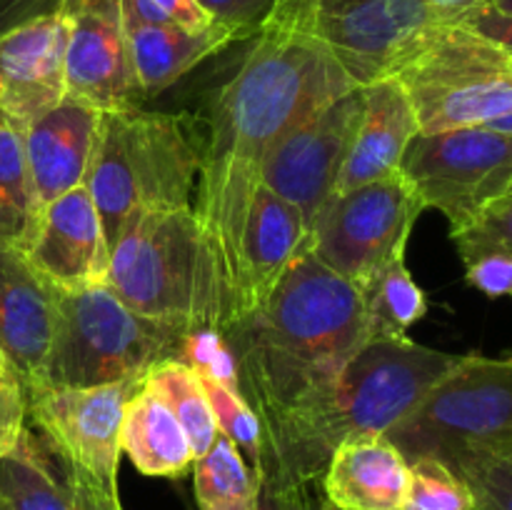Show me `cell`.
Segmentation results:
<instances>
[{
  "label": "cell",
  "instance_id": "277c9868",
  "mask_svg": "<svg viewBox=\"0 0 512 510\" xmlns=\"http://www.w3.org/2000/svg\"><path fill=\"white\" fill-rule=\"evenodd\" d=\"M105 285L148 318L188 328L228 323L218 258L193 208L133 215L110 245Z\"/></svg>",
  "mask_w": 512,
  "mask_h": 510
},
{
  "label": "cell",
  "instance_id": "52a82bcc",
  "mask_svg": "<svg viewBox=\"0 0 512 510\" xmlns=\"http://www.w3.org/2000/svg\"><path fill=\"white\" fill-rule=\"evenodd\" d=\"M405 460L460 458L512 440V358L460 355L458 363L388 430Z\"/></svg>",
  "mask_w": 512,
  "mask_h": 510
},
{
  "label": "cell",
  "instance_id": "484cf974",
  "mask_svg": "<svg viewBox=\"0 0 512 510\" xmlns=\"http://www.w3.org/2000/svg\"><path fill=\"white\" fill-rule=\"evenodd\" d=\"M193 488L200 510H255L260 478L238 445L223 433L193 463Z\"/></svg>",
  "mask_w": 512,
  "mask_h": 510
},
{
  "label": "cell",
  "instance_id": "9c48e42d",
  "mask_svg": "<svg viewBox=\"0 0 512 510\" xmlns=\"http://www.w3.org/2000/svg\"><path fill=\"white\" fill-rule=\"evenodd\" d=\"M425 210L403 170L348 193L330 195L310 223L308 245L320 263L363 288L390 260L405 255Z\"/></svg>",
  "mask_w": 512,
  "mask_h": 510
},
{
  "label": "cell",
  "instance_id": "2e32d148",
  "mask_svg": "<svg viewBox=\"0 0 512 510\" xmlns=\"http://www.w3.org/2000/svg\"><path fill=\"white\" fill-rule=\"evenodd\" d=\"M60 290L20 250H0V363L25 390L43 378Z\"/></svg>",
  "mask_w": 512,
  "mask_h": 510
},
{
  "label": "cell",
  "instance_id": "7a4b0ae2",
  "mask_svg": "<svg viewBox=\"0 0 512 510\" xmlns=\"http://www.w3.org/2000/svg\"><path fill=\"white\" fill-rule=\"evenodd\" d=\"M223 333L263 425L333 383L373 338L363 290L320 263L308 243L268 300Z\"/></svg>",
  "mask_w": 512,
  "mask_h": 510
},
{
  "label": "cell",
  "instance_id": "e575fe53",
  "mask_svg": "<svg viewBox=\"0 0 512 510\" xmlns=\"http://www.w3.org/2000/svg\"><path fill=\"white\" fill-rule=\"evenodd\" d=\"M465 280L488 298H512V255L505 250H478L463 258Z\"/></svg>",
  "mask_w": 512,
  "mask_h": 510
},
{
  "label": "cell",
  "instance_id": "d6a6232c",
  "mask_svg": "<svg viewBox=\"0 0 512 510\" xmlns=\"http://www.w3.org/2000/svg\"><path fill=\"white\" fill-rule=\"evenodd\" d=\"M125 23L205 30L215 23L198 0H123Z\"/></svg>",
  "mask_w": 512,
  "mask_h": 510
},
{
  "label": "cell",
  "instance_id": "5bb4252c",
  "mask_svg": "<svg viewBox=\"0 0 512 510\" xmlns=\"http://www.w3.org/2000/svg\"><path fill=\"white\" fill-rule=\"evenodd\" d=\"M68 93L100 110L133 108L143 93L130 63L123 0H65Z\"/></svg>",
  "mask_w": 512,
  "mask_h": 510
},
{
  "label": "cell",
  "instance_id": "60d3db41",
  "mask_svg": "<svg viewBox=\"0 0 512 510\" xmlns=\"http://www.w3.org/2000/svg\"><path fill=\"white\" fill-rule=\"evenodd\" d=\"M425 3H430L433 8H438L440 13L450 15L453 20H458L460 15L470 13L473 8H480V5H485L488 0H425Z\"/></svg>",
  "mask_w": 512,
  "mask_h": 510
},
{
  "label": "cell",
  "instance_id": "4316f807",
  "mask_svg": "<svg viewBox=\"0 0 512 510\" xmlns=\"http://www.w3.org/2000/svg\"><path fill=\"white\" fill-rule=\"evenodd\" d=\"M143 385L153 390L183 425L193 448V458L198 460L200 455L208 453L220 430L198 373L183 360H163L145 373Z\"/></svg>",
  "mask_w": 512,
  "mask_h": 510
},
{
  "label": "cell",
  "instance_id": "ac0fdd59",
  "mask_svg": "<svg viewBox=\"0 0 512 510\" xmlns=\"http://www.w3.org/2000/svg\"><path fill=\"white\" fill-rule=\"evenodd\" d=\"M308 233V223L295 205L265 185L253 190L240 230L230 325L253 315L268 300L295 255L308 243Z\"/></svg>",
  "mask_w": 512,
  "mask_h": 510
},
{
  "label": "cell",
  "instance_id": "f546056e",
  "mask_svg": "<svg viewBox=\"0 0 512 510\" xmlns=\"http://www.w3.org/2000/svg\"><path fill=\"white\" fill-rule=\"evenodd\" d=\"M403 510H475L468 483L435 458L410 460Z\"/></svg>",
  "mask_w": 512,
  "mask_h": 510
},
{
  "label": "cell",
  "instance_id": "bcb514c9",
  "mask_svg": "<svg viewBox=\"0 0 512 510\" xmlns=\"http://www.w3.org/2000/svg\"><path fill=\"white\" fill-rule=\"evenodd\" d=\"M508 355H510V358H512V353H508Z\"/></svg>",
  "mask_w": 512,
  "mask_h": 510
},
{
  "label": "cell",
  "instance_id": "3957f363",
  "mask_svg": "<svg viewBox=\"0 0 512 510\" xmlns=\"http://www.w3.org/2000/svg\"><path fill=\"white\" fill-rule=\"evenodd\" d=\"M458 358L408 335L370 338L333 383L263 425L265 458L258 478L310 485L343 440L388 433Z\"/></svg>",
  "mask_w": 512,
  "mask_h": 510
},
{
  "label": "cell",
  "instance_id": "ee69618b",
  "mask_svg": "<svg viewBox=\"0 0 512 510\" xmlns=\"http://www.w3.org/2000/svg\"><path fill=\"white\" fill-rule=\"evenodd\" d=\"M318 510H340V508H335L333 503H328V500H323V503L318 505Z\"/></svg>",
  "mask_w": 512,
  "mask_h": 510
},
{
  "label": "cell",
  "instance_id": "836d02e7",
  "mask_svg": "<svg viewBox=\"0 0 512 510\" xmlns=\"http://www.w3.org/2000/svg\"><path fill=\"white\" fill-rule=\"evenodd\" d=\"M460 258L478 250H505L512 255V190L503 200L485 210L483 218L463 233L453 235Z\"/></svg>",
  "mask_w": 512,
  "mask_h": 510
},
{
  "label": "cell",
  "instance_id": "f6af8a7d",
  "mask_svg": "<svg viewBox=\"0 0 512 510\" xmlns=\"http://www.w3.org/2000/svg\"><path fill=\"white\" fill-rule=\"evenodd\" d=\"M0 510H10V508H8V503H5L3 498H0Z\"/></svg>",
  "mask_w": 512,
  "mask_h": 510
},
{
  "label": "cell",
  "instance_id": "f35d334b",
  "mask_svg": "<svg viewBox=\"0 0 512 510\" xmlns=\"http://www.w3.org/2000/svg\"><path fill=\"white\" fill-rule=\"evenodd\" d=\"M308 488L310 485L260 478L255 510H318V505L310 498Z\"/></svg>",
  "mask_w": 512,
  "mask_h": 510
},
{
  "label": "cell",
  "instance_id": "7c38bea8",
  "mask_svg": "<svg viewBox=\"0 0 512 510\" xmlns=\"http://www.w3.org/2000/svg\"><path fill=\"white\" fill-rule=\"evenodd\" d=\"M143 380L95 388L28 390V418L58 458L108 490H118L125 405Z\"/></svg>",
  "mask_w": 512,
  "mask_h": 510
},
{
  "label": "cell",
  "instance_id": "8992f818",
  "mask_svg": "<svg viewBox=\"0 0 512 510\" xmlns=\"http://www.w3.org/2000/svg\"><path fill=\"white\" fill-rule=\"evenodd\" d=\"M188 330V325L135 313L108 285L60 290L53 345L35 388L143 380L163 360H180Z\"/></svg>",
  "mask_w": 512,
  "mask_h": 510
},
{
  "label": "cell",
  "instance_id": "1f68e13d",
  "mask_svg": "<svg viewBox=\"0 0 512 510\" xmlns=\"http://www.w3.org/2000/svg\"><path fill=\"white\" fill-rule=\"evenodd\" d=\"M180 360L188 368H193L200 378L215 380L220 385L240 390V370L238 358L233 353V345L228 343L225 333L215 325H195L185 335ZM243 393V390H240Z\"/></svg>",
  "mask_w": 512,
  "mask_h": 510
},
{
  "label": "cell",
  "instance_id": "ab89813d",
  "mask_svg": "<svg viewBox=\"0 0 512 510\" xmlns=\"http://www.w3.org/2000/svg\"><path fill=\"white\" fill-rule=\"evenodd\" d=\"M65 0H0V33L60 13Z\"/></svg>",
  "mask_w": 512,
  "mask_h": 510
},
{
  "label": "cell",
  "instance_id": "d590c367",
  "mask_svg": "<svg viewBox=\"0 0 512 510\" xmlns=\"http://www.w3.org/2000/svg\"><path fill=\"white\" fill-rule=\"evenodd\" d=\"M28 395L13 370L0 363V460L18 445L28 428Z\"/></svg>",
  "mask_w": 512,
  "mask_h": 510
},
{
  "label": "cell",
  "instance_id": "8d00e7d4",
  "mask_svg": "<svg viewBox=\"0 0 512 510\" xmlns=\"http://www.w3.org/2000/svg\"><path fill=\"white\" fill-rule=\"evenodd\" d=\"M210 18L253 38L280 0H198Z\"/></svg>",
  "mask_w": 512,
  "mask_h": 510
},
{
  "label": "cell",
  "instance_id": "e0dca14e",
  "mask_svg": "<svg viewBox=\"0 0 512 510\" xmlns=\"http://www.w3.org/2000/svg\"><path fill=\"white\" fill-rule=\"evenodd\" d=\"M25 255L58 290L105 285L110 245L98 205L85 185L45 205Z\"/></svg>",
  "mask_w": 512,
  "mask_h": 510
},
{
  "label": "cell",
  "instance_id": "cb8c5ba5",
  "mask_svg": "<svg viewBox=\"0 0 512 510\" xmlns=\"http://www.w3.org/2000/svg\"><path fill=\"white\" fill-rule=\"evenodd\" d=\"M120 448L148 478H183L195 463L183 425L143 383L125 405Z\"/></svg>",
  "mask_w": 512,
  "mask_h": 510
},
{
  "label": "cell",
  "instance_id": "7bdbcfd3",
  "mask_svg": "<svg viewBox=\"0 0 512 510\" xmlns=\"http://www.w3.org/2000/svg\"><path fill=\"white\" fill-rule=\"evenodd\" d=\"M485 5H493L495 10H503V13H512V0H488Z\"/></svg>",
  "mask_w": 512,
  "mask_h": 510
},
{
  "label": "cell",
  "instance_id": "44dd1931",
  "mask_svg": "<svg viewBox=\"0 0 512 510\" xmlns=\"http://www.w3.org/2000/svg\"><path fill=\"white\" fill-rule=\"evenodd\" d=\"M363 110L333 195L398 173L408 145L420 135L418 115L398 78L363 85Z\"/></svg>",
  "mask_w": 512,
  "mask_h": 510
},
{
  "label": "cell",
  "instance_id": "6da1fadb",
  "mask_svg": "<svg viewBox=\"0 0 512 510\" xmlns=\"http://www.w3.org/2000/svg\"><path fill=\"white\" fill-rule=\"evenodd\" d=\"M313 5L315 0L275 5L210 110L193 210L228 293L225 328L233 318L240 230L265 155L300 120L358 88L315 33Z\"/></svg>",
  "mask_w": 512,
  "mask_h": 510
},
{
  "label": "cell",
  "instance_id": "5b68a950",
  "mask_svg": "<svg viewBox=\"0 0 512 510\" xmlns=\"http://www.w3.org/2000/svg\"><path fill=\"white\" fill-rule=\"evenodd\" d=\"M198 173L200 150L180 118L133 105L100 113L83 185L113 245L133 215L193 208Z\"/></svg>",
  "mask_w": 512,
  "mask_h": 510
},
{
  "label": "cell",
  "instance_id": "7402d4cb",
  "mask_svg": "<svg viewBox=\"0 0 512 510\" xmlns=\"http://www.w3.org/2000/svg\"><path fill=\"white\" fill-rule=\"evenodd\" d=\"M410 463L383 433L355 435L330 455L325 500L340 510H403Z\"/></svg>",
  "mask_w": 512,
  "mask_h": 510
},
{
  "label": "cell",
  "instance_id": "b9f144b4",
  "mask_svg": "<svg viewBox=\"0 0 512 510\" xmlns=\"http://www.w3.org/2000/svg\"><path fill=\"white\" fill-rule=\"evenodd\" d=\"M483 128H490V130H498V133H505V135H512V108L508 113H503L500 118L490 120L488 125H483Z\"/></svg>",
  "mask_w": 512,
  "mask_h": 510
},
{
  "label": "cell",
  "instance_id": "30bf717a",
  "mask_svg": "<svg viewBox=\"0 0 512 510\" xmlns=\"http://www.w3.org/2000/svg\"><path fill=\"white\" fill-rule=\"evenodd\" d=\"M400 170L425 208L448 218L453 238L512 190V135L483 125L420 133L408 145Z\"/></svg>",
  "mask_w": 512,
  "mask_h": 510
},
{
  "label": "cell",
  "instance_id": "ffe728a7",
  "mask_svg": "<svg viewBox=\"0 0 512 510\" xmlns=\"http://www.w3.org/2000/svg\"><path fill=\"white\" fill-rule=\"evenodd\" d=\"M100 113L103 110L93 103L68 93L23 130L25 158L40 208L85 183Z\"/></svg>",
  "mask_w": 512,
  "mask_h": 510
},
{
  "label": "cell",
  "instance_id": "ba28073f",
  "mask_svg": "<svg viewBox=\"0 0 512 510\" xmlns=\"http://www.w3.org/2000/svg\"><path fill=\"white\" fill-rule=\"evenodd\" d=\"M395 78L425 135L488 125L512 108V55L458 20Z\"/></svg>",
  "mask_w": 512,
  "mask_h": 510
},
{
  "label": "cell",
  "instance_id": "74e56055",
  "mask_svg": "<svg viewBox=\"0 0 512 510\" xmlns=\"http://www.w3.org/2000/svg\"><path fill=\"white\" fill-rule=\"evenodd\" d=\"M458 23L512 55V13L495 10L493 5H480V8L460 15Z\"/></svg>",
  "mask_w": 512,
  "mask_h": 510
},
{
  "label": "cell",
  "instance_id": "4dcf8cb0",
  "mask_svg": "<svg viewBox=\"0 0 512 510\" xmlns=\"http://www.w3.org/2000/svg\"><path fill=\"white\" fill-rule=\"evenodd\" d=\"M453 470L468 483L475 510H512V440L465 455Z\"/></svg>",
  "mask_w": 512,
  "mask_h": 510
},
{
  "label": "cell",
  "instance_id": "4fadbf2b",
  "mask_svg": "<svg viewBox=\"0 0 512 510\" xmlns=\"http://www.w3.org/2000/svg\"><path fill=\"white\" fill-rule=\"evenodd\" d=\"M360 110L363 90H348L300 120L265 155L260 185L295 205L308 228L333 195L358 128Z\"/></svg>",
  "mask_w": 512,
  "mask_h": 510
},
{
  "label": "cell",
  "instance_id": "f1b7e54d",
  "mask_svg": "<svg viewBox=\"0 0 512 510\" xmlns=\"http://www.w3.org/2000/svg\"><path fill=\"white\" fill-rule=\"evenodd\" d=\"M200 380H203L210 408H213L215 420H218V430L230 443L238 445V450L248 460L250 468L258 473L265 458V428L260 415L255 413L253 405L248 403V398L240 390H233L228 385H220L208 378Z\"/></svg>",
  "mask_w": 512,
  "mask_h": 510
},
{
  "label": "cell",
  "instance_id": "d6986e66",
  "mask_svg": "<svg viewBox=\"0 0 512 510\" xmlns=\"http://www.w3.org/2000/svg\"><path fill=\"white\" fill-rule=\"evenodd\" d=\"M0 498L10 510H123L118 490L75 470L28 428L0 460Z\"/></svg>",
  "mask_w": 512,
  "mask_h": 510
},
{
  "label": "cell",
  "instance_id": "83f0119b",
  "mask_svg": "<svg viewBox=\"0 0 512 510\" xmlns=\"http://www.w3.org/2000/svg\"><path fill=\"white\" fill-rule=\"evenodd\" d=\"M373 338H405L408 330L428 313V298L405 265V255L390 260L363 285Z\"/></svg>",
  "mask_w": 512,
  "mask_h": 510
},
{
  "label": "cell",
  "instance_id": "9a60e30c",
  "mask_svg": "<svg viewBox=\"0 0 512 510\" xmlns=\"http://www.w3.org/2000/svg\"><path fill=\"white\" fill-rule=\"evenodd\" d=\"M68 25L60 13L0 33V113L28 128L68 95Z\"/></svg>",
  "mask_w": 512,
  "mask_h": 510
},
{
  "label": "cell",
  "instance_id": "d4e9b609",
  "mask_svg": "<svg viewBox=\"0 0 512 510\" xmlns=\"http://www.w3.org/2000/svg\"><path fill=\"white\" fill-rule=\"evenodd\" d=\"M40 215L43 208L30 178L23 130L0 113V250L28 253Z\"/></svg>",
  "mask_w": 512,
  "mask_h": 510
},
{
  "label": "cell",
  "instance_id": "603a6c76",
  "mask_svg": "<svg viewBox=\"0 0 512 510\" xmlns=\"http://www.w3.org/2000/svg\"><path fill=\"white\" fill-rule=\"evenodd\" d=\"M130 63L143 98H155L185 73L220 53L245 35L230 25L213 23L205 30H185L173 25L125 23Z\"/></svg>",
  "mask_w": 512,
  "mask_h": 510
},
{
  "label": "cell",
  "instance_id": "8fae6325",
  "mask_svg": "<svg viewBox=\"0 0 512 510\" xmlns=\"http://www.w3.org/2000/svg\"><path fill=\"white\" fill-rule=\"evenodd\" d=\"M455 23L425 0H333L313 5V28L358 88L395 78Z\"/></svg>",
  "mask_w": 512,
  "mask_h": 510
}]
</instances>
